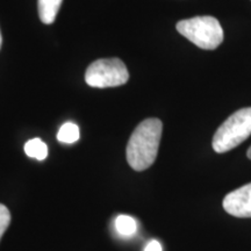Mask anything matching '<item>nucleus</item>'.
Returning a JSON list of instances; mask_svg holds the SVG:
<instances>
[{
  "instance_id": "0eeeda50",
  "label": "nucleus",
  "mask_w": 251,
  "mask_h": 251,
  "mask_svg": "<svg viewBox=\"0 0 251 251\" xmlns=\"http://www.w3.org/2000/svg\"><path fill=\"white\" fill-rule=\"evenodd\" d=\"M115 230L122 237H130L137 231V222L129 215H119L114 222Z\"/></svg>"
},
{
  "instance_id": "9d476101",
  "label": "nucleus",
  "mask_w": 251,
  "mask_h": 251,
  "mask_svg": "<svg viewBox=\"0 0 251 251\" xmlns=\"http://www.w3.org/2000/svg\"><path fill=\"white\" fill-rule=\"evenodd\" d=\"M9 224H11V213H9L7 207L0 203V240H1L5 231L7 230Z\"/></svg>"
},
{
  "instance_id": "7ed1b4c3",
  "label": "nucleus",
  "mask_w": 251,
  "mask_h": 251,
  "mask_svg": "<svg viewBox=\"0 0 251 251\" xmlns=\"http://www.w3.org/2000/svg\"><path fill=\"white\" fill-rule=\"evenodd\" d=\"M176 28L178 33L205 50H214L224 41V29L218 19L213 17H196L181 20Z\"/></svg>"
},
{
  "instance_id": "6e6552de",
  "label": "nucleus",
  "mask_w": 251,
  "mask_h": 251,
  "mask_svg": "<svg viewBox=\"0 0 251 251\" xmlns=\"http://www.w3.org/2000/svg\"><path fill=\"white\" fill-rule=\"evenodd\" d=\"M25 152L30 158L43 161L48 156V147L40 139H31L25 144Z\"/></svg>"
},
{
  "instance_id": "ddd939ff",
  "label": "nucleus",
  "mask_w": 251,
  "mask_h": 251,
  "mask_svg": "<svg viewBox=\"0 0 251 251\" xmlns=\"http://www.w3.org/2000/svg\"><path fill=\"white\" fill-rule=\"evenodd\" d=\"M1 43H2V36H1V31H0V48H1Z\"/></svg>"
},
{
  "instance_id": "423d86ee",
  "label": "nucleus",
  "mask_w": 251,
  "mask_h": 251,
  "mask_svg": "<svg viewBox=\"0 0 251 251\" xmlns=\"http://www.w3.org/2000/svg\"><path fill=\"white\" fill-rule=\"evenodd\" d=\"M63 0H37L40 20L46 25H51L55 21Z\"/></svg>"
},
{
  "instance_id": "f03ea898",
  "label": "nucleus",
  "mask_w": 251,
  "mask_h": 251,
  "mask_svg": "<svg viewBox=\"0 0 251 251\" xmlns=\"http://www.w3.org/2000/svg\"><path fill=\"white\" fill-rule=\"evenodd\" d=\"M251 135V107L238 109L216 130L212 146L215 152L224 153L236 148Z\"/></svg>"
},
{
  "instance_id": "20e7f679",
  "label": "nucleus",
  "mask_w": 251,
  "mask_h": 251,
  "mask_svg": "<svg viewBox=\"0 0 251 251\" xmlns=\"http://www.w3.org/2000/svg\"><path fill=\"white\" fill-rule=\"evenodd\" d=\"M129 79L125 63L119 58H102L90 64L85 72V81L91 87L121 86Z\"/></svg>"
},
{
  "instance_id": "f257e3e1",
  "label": "nucleus",
  "mask_w": 251,
  "mask_h": 251,
  "mask_svg": "<svg viewBox=\"0 0 251 251\" xmlns=\"http://www.w3.org/2000/svg\"><path fill=\"white\" fill-rule=\"evenodd\" d=\"M162 130V121L156 118L147 119L135 128L126 149L127 161L131 169L144 171L155 163Z\"/></svg>"
},
{
  "instance_id": "f8f14e48",
  "label": "nucleus",
  "mask_w": 251,
  "mask_h": 251,
  "mask_svg": "<svg viewBox=\"0 0 251 251\" xmlns=\"http://www.w3.org/2000/svg\"><path fill=\"white\" fill-rule=\"evenodd\" d=\"M247 156H248V158H250V159H251V147H250V148H249V149H248Z\"/></svg>"
},
{
  "instance_id": "9b49d317",
  "label": "nucleus",
  "mask_w": 251,
  "mask_h": 251,
  "mask_svg": "<svg viewBox=\"0 0 251 251\" xmlns=\"http://www.w3.org/2000/svg\"><path fill=\"white\" fill-rule=\"evenodd\" d=\"M144 251H162V246L158 241H150V242L147 244Z\"/></svg>"
},
{
  "instance_id": "39448f33",
  "label": "nucleus",
  "mask_w": 251,
  "mask_h": 251,
  "mask_svg": "<svg viewBox=\"0 0 251 251\" xmlns=\"http://www.w3.org/2000/svg\"><path fill=\"white\" fill-rule=\"evenodd\" d=\"M224 208L236 218H251V183L228 193L224 199Z\"/></svg>"
},
{
  "instance_id": "1a4fd4ad",
  "label": "nucleus",
  "mask_w": 251,
  "mask_h": 251,
  "mask_svg": "<svg viewBox=\"0 0 251 251\" xmlns=\"http://www.w3.org/2000/svg\"><path fill=\"white\" fill-rule=\"evenodd\" d=\"M80 131L79 127L74 122H65L64 125L59 128L57 133V140L61 143L72 144L79 140Z\"/></svg>"
}]
</instances>
